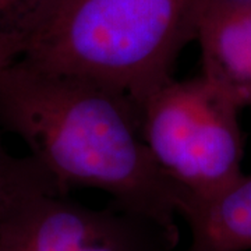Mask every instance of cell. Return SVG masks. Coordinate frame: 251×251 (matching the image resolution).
<instances>
[{
    "label": "cell",
    "mask_w": 251,
    "mask_h": 251,
    "mask_svg": "<svg viewBox=\"0 0 251 251\" xmlns=\"http://www.w3.org/2000/svg\"><path fill=\"white\" fill-rule=\"evenodd\" d=\"M0 127L24 141L62 193L100 190L177 243L181 196L152 161L125 95L17 59L0 72Z\"/></svg>",
    "instance_id": "1"
},
{
    "label": "cell",
    "mask_w": 251,
    "mask_h": 251,
    "mask_svg": "<svg viewBox=\"0 0 251 251\" xmlns=\"http://www.w3.org/2000/svg\"><path fill=\"white\" fill-rule=\"evenodd\" d=\"M24 38L18 32H0V72L9 67L23 53Z\"/></svg>",
    "instance_id": "9"
},
{
    "label": "cell",
    "mask_w": 251,
    "mask_h": 251,
    "mask_svg": "<svg viewBox=\"0 0 251 251\" xmlns=\"http://www.w3.org/2000/svg\"><path fill=\"white\" fill-rule=\"evenodd\" d=\"M201 1L44 0L23 31L20 60L108 87L138 108L173 78Z\"/></svg>",
    "instance_id": "2"
},
{
    "label": "cell",
    "mask_w": 251,
    "mask_h": 251,
    "mask_svg": "<svg viewBox=\"0 0 251 251\" xmlns=\"http://www.w3.org/2000/svg\"><path fill=\"white\" fill-rule=\"evenodd\" d=\"M196 39L201 77L240 109L251 106L250 0H202Z\"/></svg>",
    "instance_id": "5"
},
{
    "label": "cell",
    "mask_w": 251,
    "mask_h": 251,
    "mask_svg": "<svg viewBox=\"0 0 251 251\" xmlns=\"http://www.w3.org/2000/svg\"><path fill=\"white\" fill-rule=\"evenodd\" d=\"M54 193L63 194L31 156H16L0 138V251L10 250L31 208Z\"/></svg>",
    "instance_id": "7"
},
{
    "label": "cell",
    "mask_w": 251,
    "mask_h": 251,
    "mask_svg": "<svg viewBox=\"0 0 251 251\" xmlns=\"http://www.w3.org/2000/svg\"><path fill=\"white\" fill-rule=\"evenodd\" d=\"M240 110L201 75L171 78L138 106L145 147L181 196L180 216L243 177Z\"/></svg>",
    "instance_id": "3"
},
{
    "label": "cell",
    "mask_w": 251,
    "mask_h": 251,
    "mask_svg": "<svg viewBox=\"0 0 251 251\" xmlns=\"http://www.w3.org/2000/svg\"><path fill=\"white\" fill-rule=\"evenodd\" d=\"M175 246L134 216L92 209L54 193L31 208L9 251H169Z\"/></svg>",
    "instance_id": "4"
},
{
    "label": "cell",
    "mask_w": 251,
    "mask_h": 251,
    "mask_svg": "<svg viewBox=\"0 0 251 251\" xmlns=\"http://www.w3.org/2000/svg\"><path fill=\"white\" fill-rule=\"evenodd\" d=\"M44 0H0V32L23 31Z\"/></svg>",
    "instance_id": "8"
},
{
    "label": "cell",
    "mask_w": 251,
    "mask_h": 251,
    "mask_svg": "<svg viewBox=\"0 0 251 251\" xmlns=\"http://www.w3.org/2000/svg\"><path fill=\"white\" fill-rule=\"evenodd\" d=\"M188 251H251V175L208 201L187 206Z\"/></svg>",
    "instance_id": "6"
}]
</instances>
